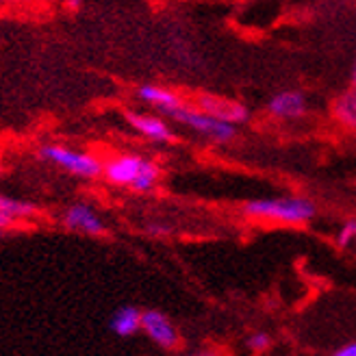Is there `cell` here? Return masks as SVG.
<instances>
[{"label": "cell", "mask_w": 356, "mask_h": 356, "mask_svg": "<svg viewBox=\"0 0 356 356\" xmlns=\"http://www.w3.org/2000/svg\"><path fill=\"white\" fill-rule=\"evenodd\" d=\"M35 154L40 161L55 165L70 176L81 178V181H96L102 176V159H98L94 152L61 144H42Z\"/></svg>", "instance_id": "obj_1"}, {"label": "cell", "mask_w": 356, "mask_h": 356, "mask_svg": "<svg viewBox=\"0 0 356 356\" xmlns=\"http://www.w3.org/2000/svg\"><path fill=\"white\" fill-rule=\"evenodd\" d=\"M248 218L270 220L280 224H307L315 218V204L307 198H263L243 204Z\"/></svg>", "instance_id": "obj_2"}, {"label": "cell", "mask_w": 356, "mask_h": 356, "mask_svg": "<svg viewBox=\"0 0 356 356\" xmlns=\"http://www.w3.org/2000/svg\"><path fill=\"white\" fill-rule=\"evenodd\" d=\"M168 120L181 124V127H185L191 133L213 141V144H230V141L237 137L235 124L222 122L218 118L200 111L193 102H185L181 109H176L174 113H170Z\"/></svg>", "instance_id": "obj_3"}, {"label": "cell", "mask_w": 356, "mask_h": 356, "mask_svg": "<svg viewBox=\"0 0 356 356\" xmlns=\"http://www.w3.org/2000/svg\"><path fill=\"white\" fill-rule=\"evenodd\" d=\"M61 224L70 233H79L87 237H104L109 235L104 220L100 218V213L87 202H72L67 204L65 211L61 213Z\"/></svg>", "instance_id": "obj_4"}, {"label": "cell", "mask_w": 356, "mask_h": 356, "mask_svg": "<svg viewBox=\"0 0 356 356\" xmlns=\"http://www.w3.org/2000/svg\"><path fill=\"white\" fill-rule=\"evenodd\" d=\"M124 120H127V124L137 135L152 141V144H161V146L176 144V133L170 127L168 118L161 113L154 115L141 111H124Z\"/></svg>", "instance_id": "obj_5"}, {"label": "cell", "mask_w": 356, "mask_h": 356, "mask_svg": "<svg viewBox=\"0 0 356 356\" xmlns=\"http://www.w3.org/2000/svg\"><path fill=\"white\" fill-rule=\"evenodd\" d=\"M146 159L148 156L139 152H120L111 159H106V161H102V178L109 185L131 189V185L137 181L141 168H144Z\"/></svg>", "instance_id": "obj_6"}, {"label": "cell", "mask_w": 356, "mask_h": 356, "mask_svg": "<svg viewBox=\"0 0 356 356\" xmlns=\"http://www.w3.org/2000/svg\"><path fill=\"white\" fill-rule=\"evenodd\" d=\"M141 330L161 350H176L181 346V334L172 324V319L156 309H146L141 313Z\"/></svg>", "instance_id": "obj_7"}, {"label": "cell", "mask_w": 356, "mask_h": 356, "mask_svg": "<svg viewBox=\"0 0 356 356\" xmlns=\"http://www.w3.org/2000/svg\"><path fill=\"white\" fill-rule=\"evenodd\" d=\"M193 104L198 106L200 111L218 118L222 122H228V124H245L250 120V111H248V106L237 102V100H230V98H222V96H213V94H198L193 98Z\"/></svg>", "instance_id": "obj_8"}, {"label": "cell", "mask_w": 356, "mask_h": 356, "mask_svg": "<svg viewBox=\"0 0 356 356\" xmlns=\"http://www.w3.org/2000/svg\"><path fill=\"white\" fill-rule=\"evenodd\" d=\"M135 96H137L139 102L152 106L154 111H159V113L165 115V118H170V113H174L176 109H181V106L187 102L181 94L174 92V89L163 87V85H154V83L139 85Z\"/></svg>", "instance_id": "obj_9"}, {"label": "cell", "mask_w": 356, "mask_h": 356, "mask_svg": "<svg viewBox=\"0 0 356 356\" xmlns=\"http://www.w3.org/2000/svg\"><path fill=\"white\" fill-rule=\"evenodd\" d=\"M307 109H309L307 96L302 92H296V89L278 92L276 96L270 98V102H267V111L278 120H298L307 113Z\"/></svg>", "instance_id": "obj_10"}, {"label": "cell", "mask_w": 356, "mask_h": 356, "mask_svg": "<svg viewBox=\"0 0 356 356\" xmlns=\"http://www.w3.org/2000/svg\"><path fill=\"white\" fill-rule=\"evenodd\" d=\"M141 313L144 311L135 305H122L109 317L106 328L115 337H120V339H129V337H135L141 330Z\"/></svg>", "instance_id": "obj_11"}, {"label": "cell", "mask_w": 356, "mask_h": 356, "mask_svg": "<svg viewBox=\"0 0 356 356\" xmlns=\"http://www.w3.org/2000/svg\"><path fill=\"white\" fill-rule=\"evenodd\" d=\"M334 120L343 124L346 129L356 131V85H352L348 92H343L332 104Z\"/></svg>", "instance_id": "obj_12"}, {"label": "cell", "mask_w": 356, "mask_h": 356, "mask_svg": "<svg viewBox=\"0 0 356 356\" xmlns=\"http://www.w3.org/2000/svg\"><path fill=\"white\" fill-rule=\"evenodd\" d=\"M0 211L7 213V216H11L17 222L31 220L40 213L38 204H33L29 200H17V198H11V195H3V193H0Z\"/></svg>", "instance_id": "obj_13"}, {"label": "cell", "mask_w": 356, "mask_h": 356, "mask_svg": "<svg viewBox=\"0 0 356 356\" xmlns=\"http://www.w3.org/2000/svg\"><path fill=\"white\" fill-rule=\"evenodd\" d=\"M159 181H161V168H159V163H154L152 159H146V163L141 168L137 181L131 185V189L135 193H150L156 189Z\"/></svg>", "instance_id": "obj_14"}, {"label": "cell", "mask_w": 356, "mask_h": 356, "mask_svg": "<svg viewBox=\"0 0 356 356\" xmlns=\"http://www.w3.org/2000/svg\"><path fill=\"white\" fill-rule=\"evenodd\" d=\"M356 241V220H350L343 224V228L339 230V237H337V243L341 248H350Z\"/></svg>", "instance_id": "obj_15"}, {"label": "cell", "mask_w": 356, "mask_h": 356, "mask_svg": "<svg viewBox=\"0 0 356 356\" xmlns=\"http://www.w3.org/2000/svg\"><path fill=\"white\" fill-rule=\"evenodd\" d=\"M270 346H272V337L267 332H254L248 337V348L252 352H265Z\"/></svg>", "instance_id": "obj_16"}, {"label": "cell", "mask_w": 356, "mask_h": 356, "mask_svg": "<svg viewBox=\"0 0 356 356\" xmlns=\"http://www.w3.org/2000/svg\"><path fill=\"white\" fill-rule=\"evenodd\" d=\"M15 226H17V220H13L11 216H7V213L0 211V230L5 233V230H13Z\"/></svg>", "instance_id": "obj_17"}, {"label": "cell", "mask_w": 356, "mask_h": 356, "mask_svg": "<svg viewBox=\"0 0 356 356\" xmlns=\"http://www.w3.org/2000/svg\"><path fill=\"white\" fill-rule=\"evenodd\" d=\"M146 230H148L150 235H168V233H170V228L163 226V224H150Z\"/></svg>", "instance_id": "obj_18"}, {"label": "cell", "mask_w": 356, "mask_h": 356, "mask_svg": "<svg viewBox=\"0 0 356 356\" xmlns=\"http://www.w3.org/2000/svg\"><path fill=\"white\" fill-rule=\"evenodd\" d=\"M332 356H356V341H354V343H348V346H343L341 350H337Z\"/></svg>", "instance_id": "obj_19"}, {"label": "cell", "mask_w": 356, "mask_h": 356, "mask_svg": "<svg viewBox=\"0 0 356 356\" xmlns=\"http://www.w3.org/2000/svg\"><path fill=\"white\" fill-rule=\"evenodd\" d=\"M63 7L67 11H81L83 9V0H63Z\"/></svg>", "instance_id": "obj_20"}, {"label": "cell", "mask_w": 356, "mask_h": 356, "mask_svg": "<svg viewBox=\"0 0 356 356\" xmlns=\"http://www.w3.org/2000/svg\"><path fill=\"white\" fill-rule=\"evenodd\" d=\"M352 85H356V65H354V72H352Z\"/></svg>", "instance_id": "obj_21"}, {"label": "cell", "mask_w": 356, "mask_h": 356, "mask_svg": "<svg viewBox=\"0 0 356 356\" xmlns=\"http://www.w3.org/2000/svg\"><path fill=\"white\" fill-rule=\"evenodd\" d=\"M189 356H209V354H189Z\"/></svg>", "instance_id": "obj_22"}, {"label": "cell", "mask_w": 356, "mask_h": 356, "mask_svg": "<svg viewBox=\"0 0 356 356\" xmlns=\"http://www.w3.org/2000/svg\"><path fill=\"white\" fill-rule=\"evenodd\" d=\"M3 235H5V233H3V230H0V239H3Z\"/></svg>", "instance_id": "obj_23"}, {"label": "cell", "mask_w": 356, "mask_h": 356, "mask_svg": "<svg viewBox=\"0 0 356 356\" xmlns=\"http://www.w3.org/2000/svg\"><path fill=\"white\" fill-rule=\"evenodd\" d=\"M3 3H13V0H3Z\"/></svg>", "instance_id": "obj_24"}, {"label": "cell", "mask_w": 356, "mask_h": 356, "mask_svg": "<svg viewBox=\"0 0 356 356\" xmlns=\"http://www.w3.org/2000/svg\"><path fill=\"white\" fill-rule=\"evenodd\" d=\"M0 174H3V163H0Z\"/></svg>", "instance_id": "obj_25"}]
</instances>
